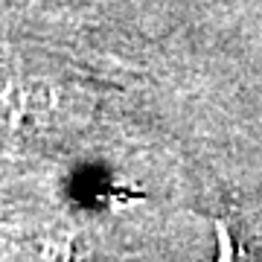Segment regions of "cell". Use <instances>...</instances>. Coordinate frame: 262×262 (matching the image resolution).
Returning a JSON list of instances; mask_svg holds the SVG:
<instances>
[{"mask_svg":"<svg viewBox=\"0 0 262 262\" xmlns=\"http://www.w3.org/2000/svg\"><path fill=\"white\" fill-rule=\"evenodd\" d=\"M215 230H219V259L215 262H239V253H236V245H233V239H230L227 225L215 222Z\"/></svg>","mask_w":262,"mask_h":262,"instance_id":"6da1fadb","label":"cell"}]
</instances>
